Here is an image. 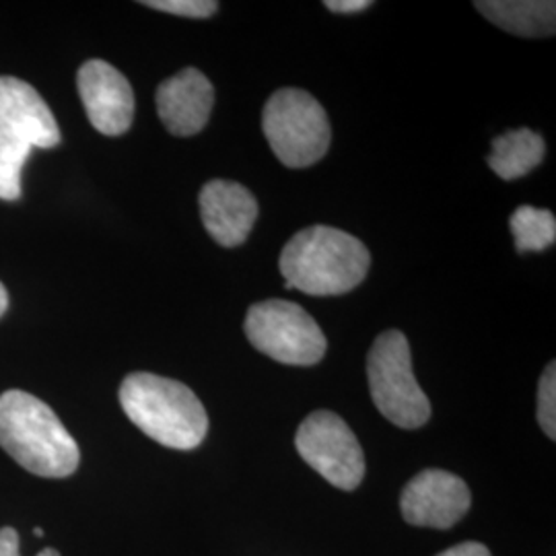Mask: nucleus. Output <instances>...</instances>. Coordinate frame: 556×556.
<instances>
[{"instance_id":"f257e3e1","label":"nucleus","mask_w":556,"mask_h":556,"mask_svg":"<svg viewBox=\"0 0 556 556\" xmlns=\"http://www.w3.org/2000/svg\"><path fill=\"white\" fill-rule=\"evenodd\" d=\"M278 264L287 289L328 298L357 289L369 273L371 256L355 236L316 225L289 239Z\"/></svg>"},{"instance_id":"f03ea898","label":"nucleus","mask_w":556,"mask_h":556,"mask_svg":"<svg viewBox=\"0 0 556 556\" xmlns=\"http://www.w3.org/2000/svg\"><path fill=\"white\" fill-rule=\"evenodd\" d=\"M0 447L36 477L66 478L79 468V445L56 413L21 390L0 396Z\"/></svg>"},{"instance_id":"7ed1b4c3","label":"nucleus","mask_w":556,"mask_h":556,"mask_svg":"<svg viewBox=\"0 0 556 556\" xmlns=\"http://www.w3.org/2000/svg\"><path fill=\"white\" fill-rule=\"evenodd\" d=\"M119 404L147 438L172 450H197L208 417L197 394L176 379L130 374L119 386Z\"/></svg>"},{"instance_id":"20e7f679","label":"nucleus","mask_w":556,"mask_h":556,"mask_svg":"<svg viewBox=\"0 0 556 556\" xmlns=\"http://www.w3.org/2000/svg\"><path fill=\"white\" fill-rule=\"evenodd\" d=\"M262 130L278 161L301 169L318 163L330 149L332 130L326 110L303 89H278L266 101Z\"/></svg>"},{"instance_id":"39448f33","label":"nucleus","mask_w":556,"mask_h":556,"mask_svg":"<svg viewBox=\"0 0 556 556\" xmlns=\"http://www.w3.org/2000/svg\"><path fill=\"white\" fill-rule=\"evenodd\" d=\"M367 379L379 413L402 429H418L431 417V402L420 390L406 337L379 334L367 357Z\"/></svg>"},{"instance_id":"423d86ee","label":"nucleus","mask_w":556,"mask_h":556,"mask_svg":"<svg viewBox=\"0 0 556 556\" xmlns=\"http://www.w3.org/2000/svg\"><path fill=\"white\" fill-rule=\"evenodd\" d=\"M243 328L256 351L285 365H316L328 349V340L318 321L298 303L282 299H268L252 305Z\"/></svg>"},{"instance_id":"0eeeda50","label":"nucleus","mask_w":556,"mask_h":556,"mask_svg":"<svg viewBox=\"0 0 556 556\" xmlns=\"http://www.w3.org/2000/svg\"><path fill=\"white\" fill-rule=\"evenodd\" d=\"M299 456L340 491H355L365 477V456L355 433L330 410L305 418L295 438Z\"/></svg>"},{"instance_id":"6e6552de","label":"nucleus","mask_w":556,"mask_h":556,"mask_svg":"<svg viewBox=\"0 0 556 556\" xmlns=\"http://www.w3.org/2000/svg\"><path fill=\"white\" fill-rule=\"evenodd\" d=\"M59 122L50 105L25 80L0 77V144L54 149Z\"/></svg>"},{"instance_id":"1a4fd4ad","label":"nucleus","mask_w":556,"mask_h":556,"mask_svg":"<svg viewBox=\"0 0 556 556\" xmlns=\"http://www.w3.org/2000/svg\"><path fill=\"white\" fill-rule=\"evenodd\" d=\"M80 101L93 128L105 137L124 135L135 118V93L128 79L105 60H87L77 75Z\"/></svg>"},{"instance_id":"9d476101","label":"nucleus","mask_w":556,"mask_h":556,"mask_svg":"<svg viewBox=\"0 0 556 556\" xmlns=\"http://www.w3.org/2000/svg\"><path fill=\"white\" fill-rule=\"evenodd\" d=\"M402 516L418 528L447 530L470 509V491L462 478L445 470H422L413 478L402 497Z\"/></svg>"},{"instance_id":"9b49d317","label":"nucleus","mask_w":556,"mask_h":556,"mask_svg":"<svg viewBox=\"0 0 556 556\" xmlns=\"http://www.w3.org/2000/svg\"><path fill=\"white\" fill-rule=\"evenodd\" d=\"M200 217L223 248L241 245L258 219V202L238 181L213 179L200 190Z\"/></svg>"},{"instance_id":"f8f14e48","label":"nucleus","mask_w":556,"mask_h":556,"mask_svg":"<svg viewBox=\"0 0 556 556\" xmlns=\"http://www.w3.org/2000/svg\"><path fill=\"white\" fill-rule=\"evenodd\" d=\"M215 105L213 83L197 68H184L157 89L161 122L174 137H194L208 124Z\"/></svg>"},{"instance_id":"ddd939ff","label":"nucleus","mask_w":556,"mask_h":556,"mask_svg":"<svg viewBox=\"0 0 556 556\" xmlns=\"http://www.w3.org/2000/svg\"><path fill=\"white\" fill-rule=\"evenodd\" d=\"M478 11L519 38H548L556 31V4L551 0H478Z\"/></svg>"},{"instance_id":"4468645a","label":"nucleus","mask_w":556,"mask_h":556,"mask_svg":"<svg viewBox=\"0 0 556 556\" xmlns=\"http://www.w3.org/2000/svg\"><path fill=\"white\" fill-rule=\"evenodd\" d=\"M544 155V139L530 128H517L493 140L489 165L501 179L523 178L536 169Z\"/></svg>"},{"instance_id":"2eb2a0df","label":"nucleus","mask_w":556,"mask_h":556,"mask_svg":"<svg viewBox=\"0 0 556 556\" xmlns=\"http://www.w3.org/2000/svg\"><path fill=\"white\" fill-rule=\"evenodd\" d=\"M509 225H511V231L516 238V250L519 254L544 252L555 245L556 219L555 215L546 208L523 204L511 215Z\"/></svg>"},{"instance_id":"dca6fc26","label":"nucleus","mask_w":556,"mask_h":556,"mask_svg":"<svg viewBox=\"0 0 556 556\" xmlns=\"http://www.w3.org/2000/svg\"><path fill=\"white\" fill-rule=\"evenodd\" d=\"M538 422L548 438L556 439V365L551 363L538 386Z\"/></svg>"},{"instance_id":"f3484780","label":"nucleus","mask_w":556,"mask_h":556,"mask_svg":"<svg viewBox=\"0 0 556 556\" xmlns=\"http://www.w3.org/2000/svg\"><path fill=\"white\" fill-rule=\"evenodd\" d=\"M149 9L163 11L178 17H190V20H206L217 13L219 4L215 0H144L140 2Z\"/></svg>"},{"instance_id":"a211bd4d","label":"nucleus","mask_w":556,"mask_h":556,"mask_svg":"<svg viewBox=\"0 0 556 556\" xmlns=\"http://www.w3.org/2000/svg\"><path fill=\"white\" fill-rule=\"evenodd\" d=\"M0 556H21L20 555V534L13 528H0ZM38 556H60L59 551L46 548Z\"/></svg>"},{"instance_id":"6ab92c4d","label":"nucleus","mask_w":556,"mask_h":556,"mask_svg":"<svg viewBox=\"0 0 556 556\" xmlns=\"http://www.w3.org/2000/svg\"><path fill=\"white\" fill-rule=\"evenodd\" d=\"M324 4H326V9H330L332 13L351 15V13H361V11L369 9L374 2H371V0H326Z\"/></svg>"},{"instance_id":"aec40b11","label":"nucleus","mask_w":556,"mask_h":556,"mask_svg":"<svg viewBox=\"0 0 556 556\" xmlns=\"http://www.w3.org/2000/svg\"><path fill=\"white\" fill-rule=\"evenodd\" d=\"M438 556H491V551L480 542H464Z\"/></svg>"},{"instance_id":"412c9836","label":"nucleus","mask_w":556,"mask_h":556,"mask_svg":"<svg viewBox=\"0 0 556 556\" xmlns=\"http://www.w3.org/2000/svg\"><path fill=\"white\" fill-rule=\"evenodd\" d=\"M7 307H9V295H7V289H4V285L0 282V318L4 316Z\"/></svg>"},{"instance_id":"4be33fe9","label":"nucleus","mask_w":556,"mask_h":556,"mask_svg":"<svg viewBox=\"0 0 556 556\" xmlns=\"http://www.w3.org/2000/svg\"><path fill=\"white\" fill-rule=\"evenodd\" d=\"M36 536H43V530H41V528H36Z\"/></svg>"}]
</instances>
